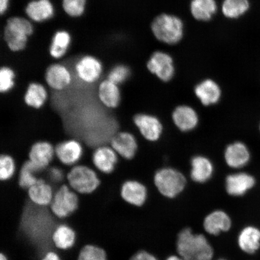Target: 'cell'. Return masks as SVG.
Instances as JSON below:
<instances>
[{
    "label": "cell",
    "mask_w": 260,
    "mask_h": 260,
    "mask_svg": "<svg viewBox=\"0 0 260 260\" xmlns=\"http://www.w3.org/2000/svg\"><path fill=\"white\" fill-rule=\"evenodd\" d=\"M66 174L67 184L79 194L95 192L102 184L96 171L85 165H75Z\"/></svg>",
    "instance_id": "3957f363"
},
{
    "label": "cell",
    "mask_w": 260,
    "mask_h": 260,
    "mask_svg": "<svg viewBox=\"0 0 260 260\" xmlns=\"http://www.w3.org/2000/svg\"><path fill=\"white\" fill-rule=\"evenodd\" d=\"M15 73L12 68L3 67L0 70V91L6 93L14 88L15 84Z\"/></svg>",
    "instance_id": "e575fe53"
},
{
    "label": "cell",
    "mask_w": 260,
    "mask_h": 260,
    "mask_svg": "<svg viewBox=\"0 0 260 260\" xmlns=\"http://www.w3.org/2000/svg\"><path fill=\"white\" fill-rule=\"evenodd\" d=\"M216 260H228V259H224V258H219V259H217Z\"/></svg>",
    "instance_id": "ee69618b"
},
{
    "label": "cell",
    "mask_w": 260,
    "mask_h": 260,
    "mask_svg": "<svg viewBox=\"0 0 260 260\" xmlns=\"http://www.w3.org/2000/svg\"><path fill=\"white\" fill-rule=\"evenodd\" d=\"M83 146L77 139H68L55 146V156L65 167L71 168L78 165L83 157Z\"/></svg>",
    "instance_id": "9c48e42d"
},
{
    "label": "cell",
    "mask_w": 260,
    "mask_h": 260,
    "mask_svg": "<svg viewBox=\"0 0 260 260\" xmlns=\"http://www.w3.org/2000/svg\"><path fill=\"white\" fill-rule=\"evenodd\" d=\"M154 184L162 196L170 199L183 192L186 186V179L180 171L171 168L161 169L156 172Z\"/></svg>",
    "instance_id": "8992f818"
},
{
    "label": "cell",
    "mask_w": 260,
    "mask_h": 260,
    "mask_svg": "<svg viewBox=\"0 0 260 260\" xmlns=\"http://www.w3.org/2000/svg\"><path fill=\"white\" fill-rule=\"evenodd\" d=\"M194 94L202 105L209 106L219 102L222 90L215 81L207 79L201 81L195 87Z\"/></svg>",
    "instance_id": "d4e9b609"
},
{
    "label": "cell",
    "mask_w": 260,
    "mask_h": 260,
    "mask_svg": "<svg viewBox=\"0 0 260 260\" xmlns=\"http://www.w3.org/2000/svg\"><path fill=\"white\" fill-rule=\"evenodd\" d=\"M25 13L32 21L42 22L53 17L54 9L50 0H34L26 6Z\"/></svg>",
    "instance_id": "4316f807"
},
{
    "label": "cell",
    "mask_w": 260,
    "mask_h": 260,
    "mask_svg": "<svg viewBox=\"0 0 260 260\" xmlns=\"http://www.w3.org/2000/svg\"><path fill=\"white\" fill-rule=\"evenodd\" d=\"M249 8L248 0H224L222 12L229 18H237L245 14Z\"/></svg>",
    "instance_id": "1f68e13d"
},
{
    "label": "cell",
    "mask_w": 260,
    "mask_h": 260,
    "mask_svg": "<svg viewBox=\"0 0 260 260\" xmlns=\"http://www.w3.org/2000/svg\"><path fill=\"white\" fill-rule=\"evenodd\" d=\"M77 260H108V256L102 247L87 244L80 250Z\"/></svg>",
    "instance_id": "d6a6232c"
},
{
    "label": "cell",
    "mask_w": 260,
    "mask_h": 260,
    "mask_svg": "<svg viewBox=\"0 0 260 260\" xmlns=\"http://www.w3.org/2000/svg\"><path fill=\"white\" fill-rule=\"evenodd\" d=\"M166 260H184L183 258L181 257L180 255H172L166 259Z\"/></svg>",
    "instance_id": "b9f144b4"
},
{
    "label": "cell",
    "mask_w": 260,
    "mask_h": 260,
    "mask_svg": "<svg viewBox=\"0 0 260 260\" xmlns=\"http://www.w3.org/2000/svg\"><path fill=\"white\" fill-rule=\"evenodd\" d=\"M80 202L79 194L67 184H63L55 190L53 199L48 207L57 219L63 220L79 209Z\"/></svg>",
    "instance_id": "5b68a950"
},
{
    "label": "cell",
    "mask_w": 260,
    "mask_h": 260,
    "mask_svg": "<svg viewBox=\"0 0 260 260\" xmlns=\"http://www.w3.org/2000/svg\"><path fill=\"white\" fill-rule=\"evenodd\" d=\"M151 28L156 38L166 44H177L183 38V22L174 15L162 14L157 16L152 22Z\"/></svg>",
    "instance_id": "52a82bcc"
},
{
    "label": "cell",
    "mask_w": 260,
    "mask_h": 260,
    "mask_svg": "<svg viewBox=\"0 0 260 260\" xmlns=\"http://www.w3.org/2000/svg\"><path fill=\"white\" fill-rule=\"evenodd\" d=\"M97 96L103 106L109 109H115L121 102L119 86L109 79L100 81L97 87Z\"/></svg>",
    "instance_id": "7402d4cb"
},
{
    "label": "cell",
    "mask_w": 260,
    "mask_h": 260,
    "mask_svg": "<svg viewBox=\"0 0 260 260\" xmlns=\"http://www.w3.org/2000/svg\"><path fill=\"white\" fill-rule=\"evenodd\" d=\"M75 75L81 82L93 84L99 81L102 76L103 67L97 58L84 56L78 59L74 64Z\"/></svg>",
    "instance_id": "ba28073f"
},
{
    "label": "cell",
    "mask_w": 260,
    "mask_h": 260,
    "mask_svg": "<svg viewBox=\"0 0 260 260\" xmlns=\"http://www.w3.org/2000/svg\"><path fill=\"white\" fill-rule=\"evenodd\" d=\"M40 260H62V258L57 250L52 249L45 252Z\"/></svg>",
    "instance_id": "ab89813d"
},
{
    "label": "cell",
    "mask_w": 260,
    "mask_h": 260,
    "mask_svg": "<svg viewBox=\"0 0 260 260\" xmlns=\"http://www.w3.org/2000/svg\"><path fill=\"white\" fill-rule=\"evenodd\" d=\"M237 244L243 254L256 255L260 250V228L253 224L243 226L237 235Z\"/></svg>",
    "instance_id": "8fae6325"
},
{
    "label": "cell",
    "mask_w": 260,
    "mask_h": 260,
    "mask_svg": "<svg viewBox=\"0 0 260 260\" xmlns=\"http://www.w3.org/2000/svg\"><path fill=\"white\" fill-rule=\"evenodd\" d=\"M133 122L143 137L147 141L155 142L161 138L164 126L157 117L149 114L139 113L135 116Z\"/></svg>",
    "instance_id": "7c38bea8"
},
{
    "label": "cell",
    "mask_w": 260,
    "mask_h": 260,
    "mask_svg": "<svg viewBox=\"0 0 260 260\" xmlns=\"http://www.w3.org/2000/svg\"><path fill=\"white\" fill-rule=\"evenodd\" d=\"M190 164V177L195 183H205L212 177L214 166L209 158L197 155L191 159Z\"/></svg>",
    "instance_id": "484cf974"
},
{
    "label": "cell",
    "mask_w": 260,
    "mask_h": 260,
    "mask_svg": "<svg viewBox=\"0 0 260 260\" xmlns=\"http://www.w3.org/2000/svg\"><path fill=\"white\" fill-rule=\"evenodd\" d=\"M120 195L123 201L133 207L144 206L148 198V190L141 182L126 180L121 185Z\"/></svg>",
    "instance_id": "9a60e30c"
},
{
    "label": "cell",
    "mask_w": 260,
    "mask_h": 260,
    "mask_svg": "<svg viewBox=\"0 0 260 260\" xmlns=\"http://www.w3.org/2000/svg\"><path fill=\"white\" fill-rule=\"evenodd\" d=\"M77 235L72 226L64 222H58L52 233L54 248L59 251H68L76 245Z\"/></svg>",
    "instance_id": "ffe728a7"
},
{
    "label": "cell",
    "mask_w": 260,
    "mask_h": 260,
    "mask_svg": "<svg viewBox=\"0 0 260 260\" xmlns=\"http://www.w3.org/2000/svg\"><path fill=\"white\" fill-rule=\"evenodd\" d=\"M16 171L14 158L7 154H3L0 157V180L8 181L14 177Z\"/></svg>",
    "instance_id": "836d02e7"
},
{
    "label": "cell",
    "mask_w": 260,
    "mask_h": 260,
    "mask_svg": "<svg viewBox=\"0 0 260 260\" xmlns=\"http://www.w3.org/2000/svg\"><path fill=\"white\" fill-rule=\"evenodd\" d=\"M34 30V26L27 19L19 16L9 18L5 28L4 38L10 50L13 52L24 50Z\"/></svg>",
    "instance_id": "277c9868"
},
{
    "label": "cell",
    "mask_w": 260,
    "mask_h": 260,
    "mask_svg": "<svg viewBox=\"0 0 260 260\" xmlns=\"http://www.w3.org/2000/svg\"><path fill=\"white\" fill-rule=\"evenodd\" d=\"M224 158L229 167L242 168L248 164L251 153L247 146L241 142H236L227 146L224 152Z\"/></svg>",
    "instance_id": "603a6c76"
},
{
    "label": "cell",
    "mask_w": 260,
    "mask_h": 260,
    "mask_svg": "<svg viewBox=\"0 0 260 260\" xmlns=\"http://www.w3.org/2000/svg\"><path fill=\"white\" fill-rule=\"evenodd\" d=\"M172 117L175 126L183 132L194 129L199 122V116L196 110L188 106H178L172 113Z\"/></svg>",
    "instance_id": "cb8c5ba5"
},
{
    "label": "cell",
    "mask_w": 260,
    "mask_h": 260,
    "mask_svg": "<svg viewBox=\"0 0 260 260\" xmlns=\"http://www.w3.org/2000/svg\"><path fill=\"white\" fill-rule=\"evenodd\" d=\"M148 69L162 81H169L174 77L175 68L172 57L164 52H156L147 63Z\"/></svg>",
    "instance_id": "2e32d148"
},
{
    "label": "cell",
    "mask_w": 260,
    "mask_h": 260,
    "mask_svg": "<svg viewBox=\"0 0 260 260\" xmlns=\"http://www.w3.org/2000/svg\"><path fill=\"white\" fill-rule=\"evenodd\" d=\"M178 255L184 260H212L214 249L202 234L185 228L178 233L176 243Z\"/></svg>",
    "instance_id": "7a4b0ae2"
},
{
    "label": "cell",
    "mask_w": 260,
    "mask_h": 260,
    "mask_svg": "<svg viewBox=\"0 0 260 260\" xmlns=\"http://www.w3.org/2000/svg\"><path fill=\"white\" fill-rule=\"evenodd\" d=\"M47 181L52 185H56L57 187L63 184L66 175L62 169L57 167H49L47 169Z\"/></svg>",
    "instance_id": "74e56055"
},
{
    "label": "cell",
    "mask_w": 260,
    "mask_h": 260,
    "mask_svg": "<svg viewBox=\"0 0 260 260\" xmlns=\"http://www.w3.org/2000/svg\"><path fill=\"white\" fill-rule=\"evenodd\" d=\"M57 220L48 207L36 206L28 201L22 208L18 221L19 233L24 243L34 249L37 260L54 248L51 236L58 223Z\"/></svg>",
    "instance_id": "6da1fadb"
},
{
    "label": "cell",
    "mask_w": 260,
    "mask_h": 260,
    "mask_svg": "<svg viewBox=\"0 0 260 260\" xmlns=\"http://www.w3.org/2000/svg\"><path fill=\"white\" fill-rule=\"evenodd\" d=\"M254 177L246 172H239L228 175L225 180L226 192L231 197H242L256 186Z\"/></svg>",
    "instance_id": "4fadbf2b"
},
{
    "label": "cell",
    "mask_w": 260,
    "mask_h": 260,
    "mask_svg": "<svg viewBox=\"0 0 260 260\" xmlns=\"http://www.w3.org/2000/svg\"><path fill=\"white\" fill-rule=\"evenodd\" d=\"M55 156V146L45 141L34 143L28 152V160L43 172L50 167Z\"/></svg>",
    "instance_id": "e0dca14e"
},
{
    "label": "cell",
    "mask_w": 260,
    "mask_h": 260,
    "mask_svg": "<svg viewBox=\"0 0 260 260\" xmlns=\"http://www.w3.org/2000/svg\"><path fill=\"white\" fill-rule=\"evenodd\" d=\"M48 90L43 84L32 82L26 89L24 101L26 105L34 109H40L43 107L48 99Z\"/></svg>",
    "instance_id": "83f0119b"
},
{
    "label": "cell",
    "mask_w": 260,
    "mask_h": 260,
    "mask_svg": "<svg viewBox=\"0 0 260 260\" xmlns=\"http://www.w3.org/2000/svg\"><path fill=\"white\" fill-rule=\"evenodd\" d=\"M232 225V219L229 214L221 210L211 211L205 217L203 222L205 232L215 236L229 232Z\"/></svg>",
    "instance_id": "d6986e66"
},
{
    "label": "cell",
    "mask_w": 260,
    "mask_h": 260,
    "mask_svg": "<svg viewBox=\"0 0 260 260\" xmlns=\"http://www.w3.org/2000/svg\"><path fill=\"white\" fill-rule=\"evenodd\" d=\"M71 42V35L67 31H57L52 39L50 47V54L56 59H59L64 56L69 48Z\"/></svg>",
    "instance_id": "4dcf8cb0"
},
{
    "label": "cell",
    "mask_w": 260,
    "mask_h": 260,
    "mask_svg": "<svg viewBox=\"0 0 260 260\" xmlns=\"http://www.w3.org/2000/svg\"><path fill=\"white\" fill-rule=\"evenodd\" d=\"M119 155L110 145L98 146L93 151L92 161L95 170L104 174H110L118 164Z\"/></svg>",
    "instance_id": "5bb4252c"
},
{
    "label": "cell",
    "mask_w": 260,
    "mask_h": 260,
    "mask_svg": "<svg viewBox=\"0 0 260 260\" xmlns=\"http://www.w3.org/2000/svg\"><path fill=\"white\" fill-rule=\"evenodd\" d=\"M129 260H158L150 252L146 251H139L132 256Z\"/></svg>",
    "instance_id": "f35d334b"
},
{
    "label": "cell",
    "mask_w": 260,
    "mask_h": 260,
    "mask_svg": "<svg viewBox=\"0 0 260 260\" xmlns=\"http://www.w3.org/2000/svg\"><path fill=\"white\" fill-rule=\"evenodd\" d=\"M130 76L129 68L125 65L118 64L112 68L107 74V79L118 85L125 82Z\"/></svg>",
    "instance_id": "8d00e7d4"
},
{
    "label": "cell",
    "mask_w": 260,
    "mask_h": 260,
    "mask_svg": "<svg viewBox=\"0 0 260 260\" xmlns=\"http://www.w3.org/2000/svg\"><path fill=\"white\" fill-rule=\"evenodd\" d=\"M86 5V0H63L62 2L64 11L73 18L82 16L85 11Z\"/></svg>",
    "instance_id": "d590c367"
},
{
    "label": "cell",
    "mask_w": 260,
    "mask_h": 260,
    "mask_svg": "<svg viewBox=\"0 0 260 260\" xmlns=\"http://www.w3.org/2000/svg\"><path fill=\"white\" fill-rule=\"evenodd\" d=\"M42 171L30 160L25 161L19 171L18 183L19 187L27 190L38 181L39 174Z\"/></svg>",
    "instance_id": "f546056e"
},
{
    "label": "cell",
    "mask_w": 260,
    "mask_h": 260,
    "mask_svg": "<svg viewBox=\"0 0 260 260\" xmlns=\"http://www.w3.org/2000/svg\"><path fill=\"white\" fill-rule=\"evenodd\" d=\"M0 260H9V259L6 253L2 252L0 253Z\"/></svg>",
    "instance_id": "7bdbcfd3"
},
{
    "label": "cell",
    "mask_w": 260,
    "mask_h": 260,
    "mask_svg": "<svg viewBox=\"0 0 260 260\" xmlns=\"http://www.w3.org/2000/svg\"><path fill=\"white\" fill-rule=\"evenodd\" d=\"M259 129H260V125H259Z\"/></svg>",
    "instance_id": "f6af8a7d"
},
{
    "label": "cell",
    "mask_w": 260,
    "mask_h": 260,
    "mask_svg": "<svg viewBox=\"0 0 260 260\" xmlns=\"http://www.w3.org/2000/svg\"><path fill=\"white\" fill-rule=\"evenodd\" d=\"M73 79L72 73L63 64H52L45 71V81L47 86L57 92L67 89L72 84Z\"/></svg>",
    "instance_id": "30bf717a"
},
{
    "label": "cell",
    "mask_w": 260,
    "mask_h": 260,
    "mask_svg": "<svg viewBox=\"0 0 260 260\" xmlns=\"http://www.w3.org/2000/svg\"><path fill=\"white\" fill-rule=\"evenodd\" d=\"M191 14L198 20L207 21L217 11L215 0H192L190 4Z\"/></svg>",
    "instance_id": "f1b7e54d"
},
{
    "label": "cell",
    "mask_w": 260,
    "mask_h": 260,
    "mask_svg": "<svg viewBox=\"0 0 260 260\" xmlns=\"http://www.w3.org/2000/svg\"><path fill=\"white\" fill-rule=\"evenodd\" d=\"M9 5V0H0V13L2 15L5 14L8 11Z\"/></svg>",
    "instance_id": "60d3db41"
},
{
    "label": "cell",
    "mask_w": 260,
    "mask_h": 260,
    "mask_svg": "<svg viewBox=\"0 0 260 260\" xmlns=\"http://www.w3.org/2000/svg\"><path fill=\"white\" fill-rule=\"evenodd\" d=\"M110 145L120 157L131 160L138 149L137 139L128 132H120L112 136Z\"/></svg>",
    "instance_id": "ac0fdd59"
},
{
    "label": "cell",
    "mask_w": 260,
    "mask_h": 260,
    "mask_svg": "<svg viewBox=\"0 0 260 260\" xmlns=\"http://www.w3.org/2000/svg\"><path fill=\"white\" fill-rule=\"evenodd\" d=\"M55 190L53 185L43 178L27 190L29 201L36 206L49 207L53 199Z\"/></svg>",
    "instance_id": "44dd1931"
}]
</instances>
